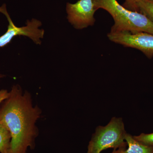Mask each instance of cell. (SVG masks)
I'll return each instance as SVG.
<instances>
[{
	"label": "cell",
	"instance_id": "cell-4",
	"mask_svg": "<svg viewBox=\"0 0 153 153\" xmlns=\"http://www.w3.org/2000/svg\"><path fill=\"white\" fill-rule=\"evenodd\" d=\"M0 13L4 14L9 22V26L7 32L0 37V47H4L17 36H23L29 37L36 44H41L40 38H43L44 30L39 29L42 24L40 21L36 19H33L31 21L28 20L27 26L22 27H16L12 22L9 15L5 4L0 7Z\"/></svg>",
	"mask_w": 153,
	"mask_h": 153
},
{
	"label": "cell",
	"instance_id": "cell-1",
	"mask_svg": "<svg viewBox=\"0 0 153 153\" xmlns=\"http://www.w3.org/2000/svg\"><path fill=\"white\" fill-rule=\"evenodd\" d=\"M41 114L38 105L33 106L30 94L24 93L20 85H14L0 106V122L11 134L9 153H26L28 148L33 147L38 133L36 122Z\"/></svg>",
	"mask_w": 153,
	"mask_h": 153
},
{
	"label": "cell",
	"instance_id": "cell-12",
	"mask_svg": "<svg viewBox=\"0 0 153 153\" xmlns=\"http://www.w3.org/2000/svg\"><path fill=\"white\" fill-rule=\"evenodd\" d=\"M9 92L7 91L2 89L0 91V104L8 97Z\"/></svg>",
	"mask_w": 153,
	"mask_h": 153
},
{
	"label": "cell",
	"instance_id": "cell-11",
	"mask_svg": "<svg viewBox=\"0 0 153 153\" xmlns=\"http://www.w3.org/2000/svg\"><path fill=\"white\" fill-rule=\"evenodd\" d=\"M137 0H125L123 7L130 10L139 12L137 4Z\"/></svg>",
	"mask_w": 153,
	"mask_h": 153
},
{
	"label": "cell",
	"instance_id": "cell-5",
	"mask_svg": "<svg viewBox=\"0 0 153 153\" xmlns=\"http://www.w3.org/2000/svg\"><path fill=\"white\" fill-rule=\"evenodd\" d=\"M107 36L112 42L125 47L139 50L148 58L153 57V34L146 33L110 32Z\"/></svg>",
	"mask_w": 153,
	"mask_h": 153
},
{
	"label": "cell",
	"instance_id": "cell-2",
	"mask_svg": "<svg viewBox=\"0 0 153 153\" xmlns=\"http://www.w3.org/2000/svg\"><path fill=\"white\" fill-rule=\"evenodd\" d=\"M96 10L107 11L114 20L111 32L146 33L153 34V22L143 14L130 10L117 0H93Z\"/></svg>",
	"mask_w": 153,
	"mask_h": 153
},
{
	"label": "cell",
	"instance_id": "cell-7",
	"mask_svg": "<svg viewBox=\"0 0 153 153\" xmlns=\"http://www.w3.org/2000/svg\"><path fill=\"white\" fill-rule=\"evenodd\" d=\"M125 140L128 148L123 153H153V147L139 142L129 134H126Z\"/></svg>",
	"mask_w": 153,
	"mask_h": 153
},
{
	"label": "cell",
	"instance_id": "cell-9",
	"mask_svg": "<svg viewBox=\"0 0 153 153\" xmlns=\"http://www.w3.org/2000/svg\"><path fill=\"white\" fill-rule=\"evenodd\" d=\"M137 4L139 12L153 22V0H137Z\"/></svg>",
	"mask_w": 153,
	"mask_h": 153
},
{
	"label": "cell",
	"instance_id": "cell-3",
	"mask_svg": "<svg viewBox=\"0 0 153 153\" xmlns=\"http://www.w3.org/2000/svg\"><path fill=\"white\" fill-rule=\"evenodd\" d=\"M126 132L122 119L113 117L106 126H99L92 136L87 153H100L108 149L126 147Z\"/></svg>",
	"mask_w": 153,
	"mask_h": 153
},
{
	"label": "cell",
	"instance_id": "cell-13",
	"mask_svg": "<svg viewBox=\"0 0 153 153\" xmlns=\"http://www.w3.org/2000/svg\"><path fill=\"white\" fill-rule=\"evenodd\" d=\"M117 149H114V150L111 153H123L124 151L126 150V147L119 148L117 150Z\"/></svg>",
	"mask_w": 153,
	"mask_h": 153
},
{
	"label": "cell",
	"instance_id": "cell-10",
	"mask_svg": "<svg viewBox=\"0 0 153 153\" xmlns=\"http://www.w3.org/2000/svg\"><path fill=\"white\" fill-rule=\"evenodd\" d=\"M133 137L139 142L153 147V133L150 134L142 133L137 136H134Z\"/></svg>",
	"mask_w": 153,
	"mask_h": 153
},
{
	"label": "cell",
	"instance_id": "cell-8",
	"mask_svg": "<svg viewBox=\"0 0 153 153\" xmlns=\"http://www.w3.org/2000/svg\"><path fill=\"white\" fill-rule=\"evenodd\" d=\"M11 140L10 132L4 124L0 122V153H9Z\"/></svg>",
	"mask_w": 153,
	"mask_h": 153
},
{
	"label": "cell",
	"instance_id": "cell-6",
	"mask_svg": "<svg viewBox=\"0 0 153 153\" xmlns=\"http://www.w3.org/2000/svg\"><path fill=\"white\" fill-rule=\"evenodd\" d=\"M96 10L93 0H79L74 4L67 3L66 4L68 21L78 30L94 25Z\"/></svg>",
	"mask_w": 153,
	"mask_h": 153
}]
</instances>
